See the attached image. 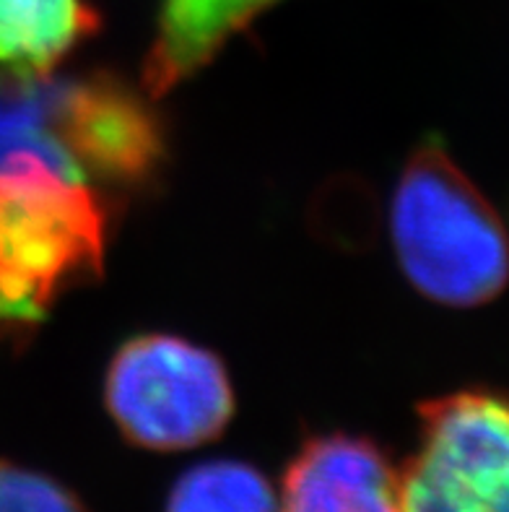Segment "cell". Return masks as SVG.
I'll return each instance as SVG.
<instances>
[{"mask_svg": "<svg viewBox=\"0 0 509 512\" xmlns=\"http://www.w3.org/2000/svg\"><path fill=\"white\" fill-rule=\"evenodd\" d=\"M398 263L416 292L478 307L509 284V232L484 193L439 143L413 151L390 203Z\"/></svg>", "mask_w": 509, "mask_h": 512, "instance_id": "2", "label": "cell"}, {"mask_svg": "<svg viewBox=\"0 0 509 512\" xmlns=\"http://www.w3.org/2000/svg\"><path fill=\"white\" fill-rule=\"evenodd\" d=\"M278 512H400L398 468L364 437H315L286 468Z\"/></svg>", "mask_w": 509, "mask_h": 512, "instance_id": "5", "label": "cell"}, {"mask_svg": "<svg viewBox=\"0 0 509 512\" xmlns=\"http://www.w3.org/2000/svg\"><path fill=\"white\" fill-rule=\"evenodd\" d=\"M164 512H278V500L250 463L208 461L177 479Z\"/></svg>", "mask_w": 509, "mask_h": 512, "instance_id": "8", "label": "cell"}, {"mask_svg": "<svg viewBox=\"0 0 509 512\" xmlns=\"http://www.w3.org/2000/svg\"><path fill=\"white\" fill-rule=\"evenodd\" d=\"M278 0H164L143 65L151 97H162L198 73L213 55Z\"/></svg>", "mask_w": 509, "mask_h": 512, "instance_id": "6", "label": "cell"}, {"mask_svg": "<svg viewBox=\"0 0 509 512\" xmlns=\"http://www.w3.org/2000/svg\"><path fill=\"white\" fill-rule=\"evenodd\" d=\"M107 227L68 141L63 78L0 73V338L102 271Z\"/></svg>", "mask_w": 509, "mask_h": 512, "instance_id": "1", "label": "cell"}, {"mask_svg": "<svg viewBox=\"0 0 509 512\" xmlns=\"http://www.w3.org/2000/svg\"><path fill=\"white\" fill-rule=\"evenodd\" d=\"M0 512H86L60 481L0 461Z\"/></svg>", "mask_w": 509, "mask_h": 512, "instance_id": "9", "label": "cell"}, {"mask_svg": "<svg viewBox=\"0 0 509 512\" xmlns=\"http://www.w3.org/2000/svg\"><path fill=\"white\" fill-rule=\"evenodd\" d=\"M97 26L86 0H0V65L47 73Z\"/></svg>", "mask_w": 509, "mask_h": 512, "instance_id": "7", "label": "cell"}, {"mask_svg": "<svg viewBox=\"0 0 509 512\" xmlns=\"http://www.w3.org/2000/svg\"><path fill=\"white\" fill-rule=\"evenodd\" d=\"M104 401L120 435L146 450H190L224 432L234 390L224 364L185 338L138 336L107 370Z\"/></svg>", "mask_w": 509, "mask_h": 512, "instance_id": "3", "label": "cell"}, {"mask_svg": "<svg viewBox=\"0 0 509 512\" xmlns=\"http://www.w3.org/2000/svg\"><path fill=\"white\" fill-rule=\"evenodd\" d=\"M398 494L400 512H509V396L463 390L421 403Z\"/></svg>", "mask_w": 509, "mask_h": 512, "instance_id": "4", "label": "cell"}]
</instances>
